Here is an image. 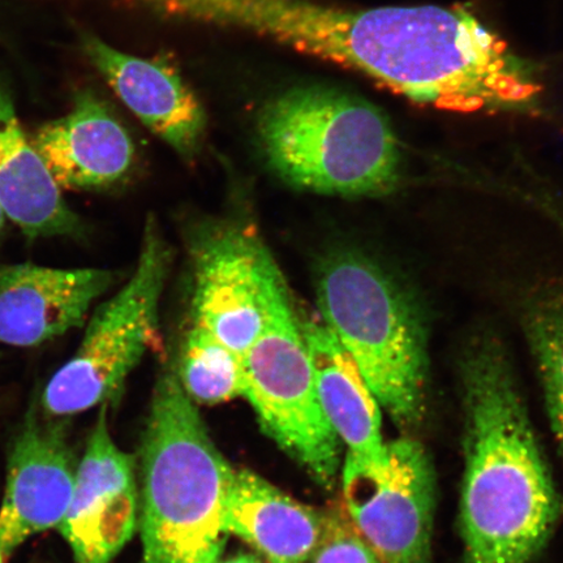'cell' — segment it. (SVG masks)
<instances>
[{"instance_id": "cell-1", "label": "cell", "mask_w": 563, "mask_h": 563, "mask_svg": "<svg viewBox=\"0 0 563 563\" xmlns=\"http://www.w3.org/2000/svg\"><path fill=\"white\" fill-rule=\"evenodd\" d=\"M460 376L466 563H530L558 522L559 499L501 341L473 338L462 352Z\"/></svg>"}, {"instance_id": "cell-2", "label": "cell", "mask_w": 563, "mask_h": 563, "mask_svg": "<svg viewBox=\"0 0 563 563\" xmlns=\"http://www.w3.org/2000/svg\"><path fill=\"white\" fill-rule=\"evenodd\" d=\"M336 66L412 102L454 112H532L533 68L456 5L349 9Z\"/></svg>"}, {"instance_id": "cell-3", "label": "cell", "mask_w": 563, "mask_h": 563, "mask_svg": "<svg viewBox=\"0 0 563 563\" xmlns=\"http://www.w3.org/2000/svg\"><path fill=\"white\" fill-rule=\"evenodd\" d=\"M141 460L143 563H218L235 470L172 365L154 386Z\"/></svg>"}, {"instance_id": "cell-4", "label": "cell", "mask_w": 563, "mask_h": 563, "mask_svg": "<svg viewBox=\"0 0 563 563\" xmlns=\"http://www.w3.org/2000/svg\"><path fill=\"white\" fill-rule=\"evenodd\" d=\"M267 167L302 191L377 197L400 179L396 133L363 97L327 84H302L267 100L255 121Z\"/></svg>"}, {"instance_id": "cell-5", "label": "cell", "mask_w": 563, "mask_h": 563, "mask_svg": "<svg viewBox=\"0 0 563 563\" xmlns=\"http://www.w3.org/2000/svg\"><path fill=\"white\" fill-rule=\"evenodd\" d=\"M319 316L357 365L373 396L399 428L426 417L424 317L402 284L357 252L323 260L316 277Z\"/></svg>"}, {"instance_id": "cell-6", "label": "cell", "mask_w": 563, "mask_h": 563, "mask_svg": "<svg viewBox=\"0 0 563 563\" xmlns=\"http://www.w3.org/2000/svg\"><path fill=\"white\" fill-rule=\"evenodd\" d=\"M243 358V397L263 431L313 481L332 487L341 467V440L322 411L299 316L277 266L267 286L263 332Z\"/></svg>"}, {"instance_id": "cell-7", "label": "cell", "mask_w": 563, "mask_h": 563, "mask_svg": "<svg viewBox=\"0 0 563 563\" xmlns=\"http://www.w3.org/2000/svg\"><path fill=\"white\" fill-rule=\"evenodd\" d=\"M170 251L154 221L146 224L135 272L96 309L75 355L42 394V410L68 418L108 405L159 338V305Z\"/></svg>"}, {"instance_id": "cell-8", "label": "cell", "mask_w": 563, "mask_h": 563, "mask_svg": "<svg viewBox=\"0 0 563 563\" xmlns=\"http://www.w3.org/2000/svg\"><path fill=\"white\" fill-rule=\"evenodd\" d=\"M386 446L383 466L347 453L344 510L379 563H429L435 509L432 462L412 439Z\"/></svg>"}, {"instance_id": "cell-9", "label": "cell", "mask_w": 563, "mask_h": 563, "mask_svg": "<svg viewBox=\"0 0 563 563\" xmlns=\"http://www.w3.org/2000/svg\"><path fill=\"white\" fill-rule=\"evenodd\" d=\"M192 252V323L244 356L263 332L277 265L255 232L241 224L207 230Z\"/></svg>"}, {"instance_id": "cell-10", "label": "cell", "mask_w": 563, "mask_h": 563, "mask_svg": "<svg viewBox=\"0 0 563 563\" xmlns=\"http://www.w3.org/2000/svg\"><path fill=\"white\" fill-rule=\"evenodd\" d=\"M63 419L33 402L12 441L0 506V549L5 558L34 534L58 528L69 509L79 464Z\"/></svg>"}, {"instance_id": "cell-11", "label": "cell", "mask_w": 563, "mask_h": 563, "mask_svg": "<svg viewBox=\"0 0 563 563\" xmlns=\"http://www.w3.org/2000/svg\"><path fill=\"white\" fill-rule=\"evenodd\" d=\"M136 510L133 461L112 441L108 405H103L77 466L74 496L58 530L77 563H109L133 537Z\"/></svg>"}, {"instance_id": "cell-12", "label": "cell", "mask_w": 563, "mask_h": 563, "mask_svg": "<svg viewBox=\"0 0 563 563\" xmlns=\"http://www.w3.org/2000/svg\"><path fill=\"white\" fill-rule=\"evenodd\" d=\"M84 54L115 95L154 135L192 159L206 137L208 118L199 98L168 63L133 56L82 32Z\"/></svg>"}, {"instance_id": "cell-13", "label": "cell", "mask_w": 563, "mask_h": 563, "mask_svg": "<svg viewBox=\"0 0 563 563\" xmlns=\"http://www.w3.org/2000/svg\"><path fill=\"white\" fill-rule=\"evenodd\" d=\"M112 279L108 271L87 267H0V343L35 347L82 327Z\"/></svg>"}, {"instance_id": "cell-14", "label": "cell", "mask_w": 563, "mask_h": 563, "mask_svg": "<svg viewBox=\"0 0 563 563\" xmlns=\"http://www.w3.org/2000/svg\"><path fill=\"white\" fill-rule=\"evenodd\" d=\"M32 144L60 191L115 186L135 162L129 131L90 89L77 91L68 114L42 125Z\"/></svg>"}, {"instance_id": "cell-15", "label": "cell", "mask_w": 563, "mask_h": 563, "mask_svg": "<svg viewBox=\"0 0 563 563\" xmlns=\"http://www.w3.org/2000/svg\"><path fill=\"white\" fill-rule=\"evenodd\" d=\"M299 320L317 393L330 426L338 439L346 443L349 454L383 466L387 446L382 433V412L362 372L320 316Z\"/></svg>"}, {"instance_id": "cell-16", "label": "cell", "mask_w": 563, "mask_h": 563, "mask_svg": "<svg viewBox=\"0 0 563 563\" xmlns=\"http://www.w3.org/2000/svg\"><path fill=\"white\" fill-rule=\"evenodd\" d=\"M0 207L31 239L73 236L80 218L63 199L44 161L27 140L9 87L0 79Z\"/></svg>"}, {"instance_id": "cell-17", "label": "cell", "mask_w": 563, "mask_h": 563, "mask_svg": "<svg viewBox=\"0 0 563 563\" xmlns=\"http://www.w3.org/2000/svg\"><path fill=\"white\" fill-rule=\"evenodd\" d=\"M323 516L249 470L235 471L228 497L227 531L269 563H307L321 539Z\"/></svg>"}, {"instance_id": "cell-18", "label": "cell", "mask_w": 563, "mask_h": 563, "mask_svg": "<svg viewBox=\"0 0 563 563\" xmlns=\"http://www.w3.org/2000/svg\"><path fill=\"white\" fill-rule=\"evenodd\" d=\"M176 373L195 404L218 405L243 397V356L194 323L183 341Z\"/></svg>"}, {"instance_id": "cell-19", "label": "cell", "mask_w": 563, "mask_h": 563, "mask_svg": "<svg viewBox=\"0 0 563 563\" xmlns=\"http://www.w3.org/2000/svg\"><path fill=\"white\" fill-rule=\"evenodd\" d=\"M526 334L552 421L563 420V298L541 299L526 313Z\"/></svg>"}, {"instance_id": "cell-20", "label": "cell", "mask_w": 563, "mask_h": 563, "mask_svg": "<svg viewBox=\"0 0 563 563\" xmlns=\"http://www.w3.org/2000/svg\"><path fill=\"white\" fill-rule=\"evenodd\" d=\"M314 563H379L372 548L352 525L346 510L334 506L323 514V528Z\"/></svg>"}, {"instance_id": "cell-21", "label": "cell", "mask_w": 563, "mask_h": 563, "mask_svg": "<svg viewBox=\"0 0 563 563\" xmlns=\"http://www.w3.org/2000/svg\"><path fill=\"white\" fill-rule=\"evenodd\" d=\"M223 563H262L255 555L242 554Z\"/></svg>"}, {"instance_id": "cell-22", "label": "cell", "mask_w": 563, "mask_h": 563, "mask_svg": "<svg viewBox=\"0 0 563 563\" xmlns=\"http://www.w3.org/2000/svg\"><path fill=\"white\" fill-rule=\"evenodd\" d=\"M552 422H553L554 432H555V434H558V439H559V442H560V445L562 449V454H563V420H554Z\"/></svg>"}, {"instance_id": "cell-23", "label": "cell", "mask_w": 563, "mask_h": 563, "mask_svg": "<svg viewBox=\"0 0 563 563\" xmlns=\"http://www.w3.org/2000/svg\"><path fill=\"white\" fill-rule=\"evenodd\" d=\"M4 221H5V214H4L2 207H0V230H2Z\"/></svg>"}, {"instance_id": "cell-24", "label": "cell", "mask_w": 563, "mask_h": 563, "mask_svg": "<svg viewBox=\"0 0 563 563\" xmlns=\"http://www.w3.org/2000/svg\"><path fill=\"white\" fill-rule=\"evenodd\" d=\"M5 559V554L3 553L2 549H0V563H4Z\"/></svg>"}]
</instances>
